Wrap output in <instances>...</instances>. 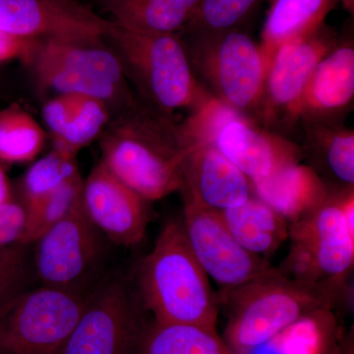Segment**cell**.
<instances>
[{
  "instance_id": "cb8c5ba5",
  "label": "cell",
  "mask_w": 354,
  "mask_h": 354,
  "mask_svg": "<svg viewBox=\"0 0 354 354\" xmlns=\"http://www.w3.org/2000/svg\"><path fill=\"white\" fill-rule=\"evenodd\" d=\"M135 354H234L216 330L153 321L147 327Z\"/></svg>"
},
{
  "instance_id": "e0dca14e",
  "label": "cell",
  "mask_w": 354,
  "mask_h": 354,
  "mask_svg": "<svg viewBox=\"0 0 354 354\" xmlns=\"http://www.w3.org/2000/svg\"><path fill=\"white\" fill-rule=\"evenodd\" d=\"M354 102V44L351 36L337 38L317 65L299 106L301 120L344 124Z\"/></svg>"
},
{
  "instance_id": "4dcf8cb0",
  "label": "cell",
  "mask_w": 354,
  "mask_h": 354,
  "mask_svg": "<svg viewBox=\"0 0 354 354\" xmlns=\"http://www.w3.org/2000/svg\"><path fill=\"white\" fill-rule=\"evenodd\" d=\"M39 39L24 38L0 30V64L19 60L29 65Z\"/></svg>"
},
{
  "instance_id": "8992f818",
  "label": "cell",
  "mask_w": 354,
  "mask_h": 354,
  "mask_svg": "<svg viewBox=\"0 0 354 354\" xmlns=\"http://www.w3.org/2000/svg\"><path fill=\"white\" fill-rule=\"evenodd\" d=\"M178 35L193 72L209 94L255 120L267 74L260 44L239 28Z\"/></svg>"
},
{
  "instance_id": "277c9868",
  "label": "cell",
  "mask_w": 354,
  "mask_h": 354,
  "mask_svg": "<svg viewBox=\"0 0 354 354\" xmlns=\"http://www.w3.org/2000/svg\"><path fill=\"white\" fill-rule=\"evenodd\" d=\"M141 101L169 115L190 113L213 97L193 72L178 34L135 31L114 24L104 38Z\"/></svg>"
},
{
  "instance_id": "9c48e42d",
  "label": "cell",
  "mask_w": 354,
  "mask_h": 354,
  "mask_svg": "<svg viewBox=\"0 0 354 354\" xmlns=\"http://www.w3.org/2000/svg\"><path fill=\"white\" fill-rule=\"evenodd\" d=\"M88 297L41 286L25 290L0 312V354H60Z\"/></svg>"
},
{
  "instance_id": "5b68a950",
  "label": "cell",
  "mask_w": 354,
  "mask_h": 354,
  "mask_svg": "<svg viewBox=\"0 0 354 354\" xmlns=\"http://www.w3.org/2000/svg\"><path fill=\"white\" fill-rule=\"evenodd\" d=\"M28 67L43 94L95 97L108 104L113 115L137 100L104 39H39Z\"/></svg>"
},
{
  "instance_id": "4fadbf2b",
  "label": "cell",
  "mask_w": 354,
  "mask_h": 354,
  "mask_svg": "<svg viewBox=\"0 0 354 354\" xmlns=\"http://www.w3.org/2000/svg\"><path fill=\"white\" fill-rule=\"evenodd\" d=\"M99 234L86 213L82 196L35 242V269L41 286L79 290L101 254Z\"/></svg>"
},
{
  "instance_id": "5bb4252c",
  "label": "cell",
  "mask_w": 354,
  "mask_h": 354,
  "mask_svg": "<svg viewBox=\"0 0 354 354\" xmlns=\"http://www.w3.org/2000/svg\"><path fill=\"white\" fill-rule=\"evenodd\" d=\"M113 22L78 0H0V30L29 39H104Z\"/></svg>"
},
{
  "instance_id": "ba28073f",
  "label": "cell",
  "mask_w": 354,
  "mask_h": 354,
  "mask_svg": "<svg viewBox=\"0 0 354 354\" xmlns=\"http://www.w3.org/2000/svg\"><path fill=\"white\" fill-rule=\"evenodd\" d=\"M348 190L330 189L325 201L290 225V254L279 268L286 276L348 285L354 265V225L344 209Z\"/></svg>"
},
{
  "instance_id": "4316f807",
  "label": "cell",
  "mask_w": 354,
  "mask_h": 354,
  "mask_svg": "<svg viewBox=\"0 0 354 354\" xmlns=\"http://www.w3.org/2000/svg\"><path fill=\"white\" fill-rule=\"evenodd\" d=\"M84 179L80 174L64 184L41 206L26 214L23 245L35 243L41 235L57 225L83 196Z\"/></svg>"
},
{
  "instance_id": "44dd1931",
  "label": "cell",
  "mask_w": 354,
  "mask_h": 354,
  "mask_svg": "<svg viewBox=\"0 0 354 354\" xmlns=\"http://www.w3.org/2000/svg\"><path fill=\"white\" fill-rule=\"evenodd\" d=\"M339 0H268L269 8L259 43L269 68L277 51L290 41L306 38L325 25Z\"/></svg>"
},
{
  "instance_id": "7c38bea8",
  "label": "cell",
  "mask_w": 354,
  "mask_h": 354,
  "mask_svg": "<svg viewBox=\"0 0 354 354\" xmlns=\"http://www.w3.org/2000/svg\"><path fill=\"white\" fill-rule=\"evenodd\" d=\"M183 225L198 263L221 291L246 285L272 268L267 259L239 244L218 211L184 200Z\"/></svg>"
},
{
  "instance_id": "d4e9b609",
  "label": "cell",
  "mask_w": 354,
  "mask_h": 354,
  "mask_svg": "<svg viewBox=\"0 0 354 354\" xmlns=\"http://www.w3.org/2000/svg\"><path fill=\"white\" fill-rule=\"evenodd\" d=\"M78 174L75 156L53 148L25 172L20 180L17 201L26 214L30 213Z\"/></svg>"
},
{
  "instance_id": "484cf974",
  "label": "cell",
  "mask_w": 354,
  "mask_h": 354,
  "mask_svg": "<svg viewBox=\"0 0 354 354\" xmlns=\"http://www.w3.org/2000/svg\"><path fill=\"white\" fill-rule=\"evenodd\" d=\"M46 132L31 113L13 104L0 111V164H27L46 144Z\"/></svg>"
},
{
  "instance_id": "ffe728a7",
  "label": "cell",
  "mask_w": 354,
  "mask_h": 354,
  "mask_svg": "<svg viewBox=\"0 0 354 354\" xmlns=\"http://www.w3.org/2000/svg\"><path fill=\"white\" fill-rule=\"evenodd\" d=\"M304 132V158L335 190L354 188V131L344 124L299 121Z\"/></svg>"
},
{
  "instance_id": "2e32d148",
  "label": "cell",
  "mask_w": 354,
  "mask_h": 354,
  "mask_svg": "<svg viewBox=\"0 0 354 354\" xmlns=\"http://www.w3.org/2000/svg\"><path fill=\"white\" fill-rule=\"evenodd\" d=\"M180 167L183 199L197 206L225 211L252 196L250 179L211 144L184 142Z\"/></svg>"
},
{
  "instance_id": "52a82bcc",
  "label": "cell",
  "mask_w": 354,
  "mask_h": 354,
  "mask_svg": "<svg viewBox=\"0 0 354 354\" xmlns=\"http://www.w3.org/2000/svg\"><path fill=\"white\" fill-rule=\"evenodd\" d=\"M180 127L186 143L211 144L250 180L265 178L304 160L301 147L253 118L209 97Z\"/></svg>"
},
{
  "instance_id": "ac0fdd59",
  "label": "cell",
  "mask_w": 354,
  "mask_h": 354,
  "mask_svg": "<svg viewBox=\"0 0 354 354\" xmlns=\"http://www.w3.org/2000/svg\"><path fill=\"white\" fill-rule=\"evenodd\" d=\"M41 114L53 148L75 157L99 139L113 116L104 102L80 95H53L44 102Z\"/></svg>"
},
{
  "instance_id": "83f0119b",
  "label": "cell",
  "mask_w": 354,
  "mask_h": 354,
  "mask_svg": "<svg viewBox=\"0 0 354 354\" xmlns=\"http://www.w3.org/2000/svg\"><path fill=\"white\" fill-rule=\"evenodd\" d=\"M264 1L268 0H201L192 19L181 32L239 28Z\"/></svg>"
},
{
  "instance_id": "603a6c76",
  "label": "cell",
  "mask_w": 354,
  "mask_h": 354,
  "mask_svg": "<svg viewBox=\"0 0 354 354\" xmlns=\"http://www.w3.org/2000/svg\"><path fill=\"white\" fill-rule=\"evenodd\" d=\"M218 213L239 244L265 259L288 239L290 223L253 195L243 204Z\"/></svg>"
},
{
  "instance_id": "f1b7e54d",
  "label": "cell",
  "mask_w": 354,
  "mask_h": 354,
  "mask_svg": "<svg viewBox=\"0 0 354 354\" xmlns=\"http://www.w3.org/2000/svg\"><path fill=\"white\" fill-rule=\"evenodd\" d=\"M25 246L18 244L0 253V312L26 290L29 267Z\"/></svg>"
},
{
  "instance_id": "30bf717a",
  "label": "cell",
  "mask_w": 354,
  "mask_h": 354,
  "mask_svg": "<svg viewBox=\"0 0 354 354\" xmlns=\"http://www.w3.org/2000/svg\"><path fill=\"white\" fill-rule=\"evenodd\" d=\"M329 27L281 46L272 57L255 120L266 129L283 135L299 122V106L317 65L337 43ZM285 136V135H283Z\"/></svg>"
},
{
  "instance_id": "f546056e",
  "label": "cell",
  "mask_w": 354,
  "mask_h": 354,
  "mask_svg": "<svg viewBox=\"0 0 354 354\" xmlns=\"http://www.w3.org/2000/svg\"><path fill=\"white\" fill-rule=\"evenodd\" d=\"M25 225V209L15 198L0 207V253L22 244Z\"/></svg>"
},
{
  "instance_id": "3957f363",
  "label": "cell",
  "mask_w": 354,
  "mask_h": 354,
  "mask_svg": "<svg viewBox=\"0 0 354 354\" xmlns=\"http://www.w3.org/2000/svg\"><path fill=\"white\" fill-rule=\"evenodd\" d=\"M140 297L153 321L216 330L220 299L191 250L183 221H167L140 266Z\"/></svg>"
},
{
  "instance_id": "1f68e13d",
  "label": "cell",
  "mask_w": 354,
  "mask_h": 354,
  "mask_svg": "<svg viewBox=\"0 0 354 354\" xmlns=\"http://www.w3.org/2000/svg\"><path fill=\"white\" fill-rule=\"evenodd\" d=\"M14 199L12 186L7 176L6 165L0 164V207Z\"/></svg>"
},
{
  "instance_id": "7a4b0ae2",
  "label": "cell",
  "mask_w": 354,
  "mask_h": 354,
  "mask_svg": "<svg viewBox=\"0 0 354 354\" xmlns=\"http://www.w3.org/2000/svg\"><path fill=\"white\" fill-rule=\"evenodd\" d=\"M348 286L308 283L272 267L246 285L218 295L227 310L225 344L234 354H250L293 324L344 304Z\"/></svg>"
},
{
  "instance_id": "d6986e66",
  "label": "cell",
  "mask_w": 354,
  "mask_h": 354,
  "mask_svg": "<svg viewBox=\"0 0 354 354\" xmlns=\"http://www.w3.org/2000/svg\"><path fill=\"white\" fill-rule=\"evenodd\" d=\"M250 183L253 196L271 207L290 225L325 201L332 189L313 169L301 162Z\"/></svg>"
},
{
  "instance_id": "8fae6325",
  "label": "cell",
  "mask_w": 354,
  "mask_h": 354,
  "mask_svg": "<svg viewBox=\"0 0 354 354\" xmlns=\"http://www.w3.org/2000/svg\"><path fill=\"white\" fill-rule=\"evenodd\" d=\"M145 329L127 286L111 281L88 297L60 354H135Z\"/></svg>"
},
{
  "instance_id": "d6a6232c",
  "label": "cell",
  "mask_w": 354,
  "mask_h": 354,
  "mask_svg": "<svg viewBox=\"0 0 354 354\" xmlns=\"http://www.w3.org/2000/svg\"><path fill=\"white\" fill-rule=\"evenodd\" d=\"M342 2L344 8L353 16L354 13V0H339Z\"/></svg>"
},
{
  "instance_id": "9a60e30c",
  "label": "cell",
  "mask_w": 354,
  "mask_h": 354,
  "mask_svg": "<svg viewBox=\"0 0 354 354\" xmlns=\"http://www.w3.org/2000/svg\"><path fill=\"white\" fill-rule=\"evenodd\" d=\"M86 213L100 232L118 245H138L150 216L146 200L113 176L101 160L84 180Z\"/></svg>"
},
{
  "instance_id": "7402d4cb",
  "label": "cell",
  "mask_w": 354,
  "mask_h": 354,
  "mask_svg": "<svg viewBox=\"0 0 354 354\" xmlns=\"http://www.w3.org/2000/svg\"><path fill=\"white\" fill-rule=\"evenodd\" d=\"M114 24L135 31L178 34L201 0H95Z\"/></svg>"
},
{
  "instance_id": "6da1fadb",
  "label": "cell",
  "mask_w": 354,
  "mask_h": 354,
  "mask_svg": "<svg viewBox=\"0 0 354 354\" xmlns=\"http://www.w3.org/2000/svg\"><path fill=\"white\" fill-rule=\"evenodd\" d=\"M97 141L104 167L147 202L183 189L184 141L171 115L137 99L111 116Z\"/></svg>"
}]
</instances>
